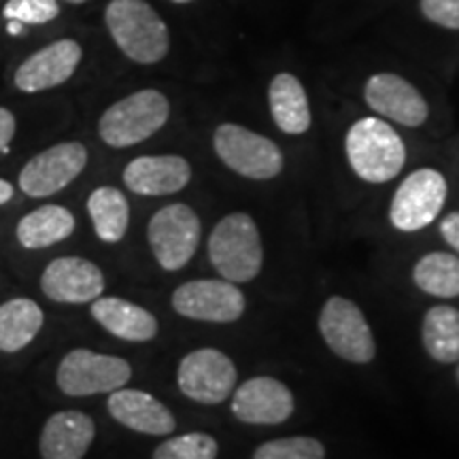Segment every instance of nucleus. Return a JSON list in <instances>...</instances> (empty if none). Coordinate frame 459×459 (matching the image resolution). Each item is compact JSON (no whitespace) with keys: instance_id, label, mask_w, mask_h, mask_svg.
<instances>
[{"instance_id":"nucleus-21","label":"nucleus","mask_w":459,"mask_h":459,"mask_svg":"<svg viewBox=\"0 0 459 459\" xmlns=\"http://www.w3.org/2000/svg\"><path fill=\"white\" fill-rule=\"evenodd\" d=\"M268 102L274 124L285 134H304L311 128V107L300 79L290 73H279L268 88Z\"/></svg>"},{"instance_id":"nucleus-4","label":"nucleus","mask_w":459,"mask_h":459,"mask_svg":"<svg viewBox=\"0 0 459 459\" xmlns=\"http://www.w3.org/2000/svg\"><path fill=\"white\" fill-rule=\"evenodd\" d=\"M170 102L162 91L141 90L117 100L102 113L99 134L108 147L139 145L169 122Z\"/></svg>"},{"instance_id":"nucleus-28","label":"nucleus","mask_w":459,"mask_h":459,"mask_svg":"<svg viewBox=\"0 0 459 459\" xmlns=\"http://www.w3.org/2000/svg\"><path fill=\"white\" fill-rule=\"evenodd\" d=\"M254 459H325V449L317 438L291 436V438H277L260 445Z\"/></svg>"},{"instance_id":"nucleus-7","label":"nucleus","mask_w":459,"mask_h":459,"mask_svg":"<svg viewBox=\"0 0 459 459\" xmlns=\"http://www.w3.org/2000/svg\"><path fill=\"white\" fill-rule=\"evenodd\" d=\"M130 364L115 355L94 353L90 349H73L57 366V387L71 398L111 394L128 385Z\"/></svg>"},{"instance_id":"nucleus-31","label":"nucleus","mask_w":459,"mask_h":459,"mask_svg":"<svg viewBox=\"0 0 459 459\" xmlns=\"http://www.w3.org/2000/svg\"><path fill=\"white\" fill-rule=\"evenodd\" d=\"M15 115L9 111V108L0 107V153L9 152V143L13 141L15 136Z\"/></svg>"},{"instance_id":"nucleus-18","label":"nucleus","mask_w":459,"mask_h":459,"mask_svg":"<svg viewBox=\"0 0 459 459\" xmlns=\"http://www.w3.org/2000/svg\"><path fill=\"white\" fill-rule=\"evenodd\" d=\"M107 409L117 423L132 432L149 436H166L177 428L175 417L156 395L141 389H115L108 395Z\"/></svg>"},{"instance_id":"nucleus-25","label":"nucleus","mask_w":459,"mask_h":459,"mask_svg":"<svg viewBox=\"0 0 459 459\" xmlns=\"http://www.w3.org/2000/svg\"><path fill=\"white\" fill-rule=\"evenodd\" d=\"M426 353L438 364L459 361V311L453 307L428 308L421 325Z\"/></svg>"},{"instance_id":"nucleus-13","label":"nucleus","mask_w":459,"mask_h":459,"mask_svg":"<svg viewBox=\"0 0 459 459\" xmlns=\"http://www.w3.org/2000/svg\"><path fill=\"white\" fill-rule=\"evenodd\" d=\"M294 409V394L273 377H254L232 392L234 417L249 426H279Z\"/></svg>"},{"instance_id":"nucleus-3","label":"nucleus","mask_w":459,"mask_h":459,"mask_svg":"<svg viewBox=\"0 0 459 459\" xmlns=\"http://www.w3.org/2000/svg\"><path fill=\"white\" fill-rule=\"evenodd\" d=\"M209 260L230 283H249L262 271L264 249L257 223L247 213H232L209 237Z\"/></svg>"},{"instance_id":"nucleus-20","label":"nucleus","mask_w":459,"mask_h":459,"mask_svg":"<svg viewBox=\"0 0 459 459\" xmlns=\"http://www.w3.org/2000/svg\"><path fill=\"white\" fill-rule=\"evenodd\" d=\"M91 317L108 334L128 342H147L158 336V319L139 304L115 296H100L91 302Z\"/></svg>"},{"instance_id":"nucleus-15","label":"nucleus","mask_w":459,"mask_h":459,"mask_svg":"<svg viewBox=\"0 0 459 459\" xmlns=\"http://www.w3.org/2000/svg\"><path fill=\"white\" fill-rule=\"evenodd\" d=\"M82 57V45L73 39H60L22 62L15 73L17 90L37 94V91L57 88L73 77Z\"/></svg>"},{"instance_id":"nucleus-27","label":"nucleus","mask_w":459,"mask_h":459,"mask_svg":"<svg viewBox=\"0 0 459 459\" xmlns=\"http://www.w3.org/2000/svg\"><path fill=\"white\" fill-rule=\"evenodd\" d=\"M217 453H220V445L213 436L192 432L164 440L153 451V459H217Z\"/></svg>"},{"instance_id":"nucleus-22","label":"nucleus","mask_w":459,"mask_h":459,"mask_svg":"<svg viewBox=\"0 0 459 459\" xmlns=\"http://www.w3.org/2000/svg\"><path fill=\"white\" fill-rule=\"evenodd\" d=\"M74 232V217L60 204H45L24 215L17 223L15 237L26 249H45Z\"/></svg>"},{"instance_id":"nucleus-29","label":"nucleus","mask_w":459,"mask_h":459,"mask_svg":"<svg viewBox=\"0 0 459 459\" xmlns=\"http://www.w3.org/2000/svg\"><path fill=\"white\" fill-rule=\"evenodd\" d=\"M60 13L57 0H7L3 15L7 22H20L24 26L48 24Z\"/></svg>"},{"instance_id":"nucleus-10","label":"nucleus","mask_w":459,"mask_h":459,"mask_svg":"<svg viewBox=\"0 0 459 459\" xmlns=\"http://www.w3.org/2000/svg\"><path fill=\"white\" fill-rule=\"evenodd\" d=\"M237 366L220 349H196L181 359L177 383L186 398L200 404H221L237 389Z\"/></svg>"},{"instance_id":"nucleus-17","label":"nucleus","mask_w":459,"mask_h":459,"mask_svg":"<svg viewBox=\"0 0 459 459\" xmlns=\"http://www.w3.org/2000/svg\"><path fill=\"white\" fill-rule=\"evenodd\" d=\"M192 179V166L181 156H141L124 169V183L141 196H169Z\"/></svg>"},{"instance_id":"nucleus-33","label":"nucleus","mask_w":459,"mask_h":459,"mask_svg":"<svg viewBox=\"0 0 459 459\" xmlns=\"http://www.w3.org/2000/svg\"><path fill=\"white\" fill-rule=\"evenodd\" d=\"M11 198H13V186L9 181L0 179V206L7 204Z\"/></svg>"},{"instance_id":"nucleus-35","label":"nucleus","mask_w":459,"mask_h":459,"mask_svg":"<svg viewBox=\"0 0 459 459\" xmlns=\"http://www.w3.org/2000/svg\"><path fill=\"white\" fill-rule=\"evenodd\" d=\"M66 3H71V4H83V3H88V0H66Z\"/></svg>"},{"instance_id":"nucleus-14","label":"nucleus","mask_w":459,"mask_h":459,"mask_svg":"<svg viewBox=\"0 0 459 459\" xmlns=\"http://www.w3.org/2000/svg\"><path fill=\"white\" fill-rule=\"evenodd\" d=\"M364 99L372 111L406 128H417L428 119L426 99L415 85L394 73H378L366 82Z\"/></svg>"},{"instance_id":"nucleus-16","label":"nucleus","mask_w":459,"mask_h":459,"mask_svg":"<svg viewBox=\"0 0 459 459\" xmlns=\"http://www.w3.org/2000/svg\"><path fill=\"white\" fill-rule=\"evenodd\" d=\"M41 290L54 302H94L105 291V274L85 257H57L43 271Z\"/></svg>"},{"instance_id":"nucleus-6","label":"nucleus","mask_w":459,"mask_h":459,"mask_svg":"<svg viewBox=\"0 0 459 459\" xmlns=\"http://www.w3.org/2000/svg\"><path fill=\"white\" fill-rule=\"evenodd\" d=\"M200 237H203V223L192 206L177 203L160 209L149 220L147 238L152 254L164 271H181L196 254Z\"/></svg>"},{"instance_id":"nucleus-2","label":"nucleus","mask_w":459,"mask_h":459,"mask_svg":"<svg viewBox=\"0 0 459 459\" xmlns=\"http://www.w3.org/2000/svg\"><path fill=\"white\" fill-rule=\"evenodd\" d=\"M344 149L355 175L368 183L395 179L406 162L404 141L378 117L358 119L347 132Z\"/></svg>"},{"instance_id":"nucleus-24","label":"nucleus","mask_w":459,"mask_h":459,"mask_svg":"<svg viewBox=\"0 0 459 459\" xmlns=\"http://www.w3.org/2000/svg\"><path fill=\"white\" fill-rule=\"evenodd\" d=\"M88 213L94 223L96 237L102 243H119L128 232L130 204L117 187L105 186L94 189L88 198Z\"/></svg>"},{"instance_id":"nucleus-12","label":"nucleus","mask_w":459,"mask_h":459,"mask_svg":"<svg viewBox=\"0 0 459 459\" xmlns=\"http://www.w3.org/2000/svg\"><path fill=\"white\" fill-rule=\"evenodd\" d=\"M88 164V149L82 143H60L34 156L20 172V189L30 198H48L82 175Z\"/></svg>"},{"instance_id":"nucleus-26","label":"nucleus","mask_w":459,"mask_h":459,"mask_svg":"<svg viewBox=\"0 0 459 459\" xmlns=\"http://www.w3.org/2000/svg\"><path fill=\"white\" fill-rule=\"evenodd\" d=\"M412 281L421 291L436 298L459 296V257L445 251L423 255L412 268Z\"/></svg>"},{"instance_id":"nucleus-11","label":"nucleus","mask_w":459,"mask_h":459,"mask_svg":"<svg viewBox=\"0 0 459 459\" xmlns=\"http://www.w3.org/2000/svg\"><path fill=\"white\" fill-rule=\"evenodd\" d=\"M245 296L226 279L187 281L172 294V308L181 317L209 324H234L245 313Z\"/></svg>"},{"instance_id":"nucleus-5","label":"nucleus","mask_w":459,"mask_h":459,"mask_svg":"<svg viewBox=\"0 0 459 459\" xmlns=\"http://www.w3.org/2000/svg\"><path fill=\"white\" fill-rule=\"evenodd\" d=\"M213 147L230 170L247 179H274L283 170V153L277 143L238 124H221L213 134Z\"/></svg>"},{"instance_id":"nucleus-32","label":"nucleus","mask_w":459,"mask_h":459,"mask_svg":"<svg viewBox=\"0 0 459 459\" xmlns=\"http://www.w3.org/2000/svg\"><path fill=\"white\" fill-rule=\"evenodd\" d=\"M440 234L459 254V211H453L440 221Z\"/></svg>"},{"instance_id":"nucleus-1","label":"nucleus","mask_w":459,"mask_h":459,"mask_svg":"<svg viewBox=\"0 0 459 459\" xmlns=\"http://www.w3.org/2000/svg\"><path fill=\"white\" fill-rule=\"evenodd\" d=\"M105 22L115 45L132 62L156 65L169 54V28L145 0H111Z\"/></svg>"},{"instance_id":"nucleus-37","label":"nucleus","mask_w":459,"mask_h":459,"mask_svg":"<svg viewBox=\"0 0 459 459\" xmlns=\"http://www.w3.org/2000/svg\"><path fill=\"white\" fill-rule=\"evenodd\" d=\"M457 381H459V366H457Z\"/></svg>"},{"instance_id":"nucleus-34","label":"nucleus","mask_w":459,"mask_h":459,"mask_svg":"<svg viewBox=\"0 0 459 459\" xmlns=\"http://www.w3.org/2000/svg\"><path fill=\"white\" fill-rule=\"evenodd\" d=\"M22 28H24V24H20V22H7V30H9V34H20L22 32Z\"/></svg>"},{"instance_id":"nucleus-19","label":"nucleus","mask_w":459,"mask_h":459,"mask_svg":"<svg viewBox=\"0 0 459 459\" xmlns=\"http://www.w3.org/2000/svg\"><path fill=\"white\" fill-rule=\"evenodd\" d=\"M96 426L82 411H60L45 423L39 449L43 459H83L94 443Z\"/></svg>"},{"instance_id":"nucleus-36","label":"nucleus","mask_w":459,"mask_h":459,"mask_svg":"<svg viewBox=\"0 0 459 459\" xmlns=\"http://www.w3.org/2000/svg\"><path fill=\"white\" fill-rule=\"evenodd\" d=\"M172 3H192V0H172Z\"/></svg>"},{"instance_id":"nucleus-8","label":"nucleus","mask_w":459,"mask_h":459,"mask_svg":"<svg viewBox=\"0 0 459 459\" xmlns=\"http://www.w3.org/2000/svg\"><path fill=\"white\" fill-rule=\"evenodd\" d=\"M324 342L338 358L351 364H370L377 355V342L358 304L342 296L325 300L319 315Z\"/></svg>"},{"instance_id":"nucleus-9","label":"nucleus","mask_w":459,"mask_h":459,"mask_svg":"<svg viewBox=\"0 0 459 459\" xmlns=\"http://www.w3.org/2000/svg\"><path fill=\"white\" fill-rule=\"evenodd\" d=\"M449 186L446 179L434 169H419L411 172L395 189L389 221L400 232H419L436 221L446 203Z\"/></svg>"},{"instance_id":"nucleus-30","label":"nucleus","mask_w":459,"mask_h":459,"mask_svg":"<svg viewBox=\"0 0 459 459\" xmlns=\"http://www.w3.org/2000/svg\"><path fill=\"white\" fill-rule=\"evenodd\" d=\"M421 13L434 24L459 30V0H421Z\"/></svg>"},{"instance_id":"nucleus-23","label":"nucleus","mask_w":459,"mask_h":459,"mask_svg":"<svg viewBox=\"0 0 459 459\" xmlns=\"http://www.w3.org/2000/svg\"><path fill=\"white\" fill-rule=\"evenodd\" d=\"M43 321L41 307L30 298H13L0 304V351H22L41 332Z\"/></svg>"}]
</instances>
